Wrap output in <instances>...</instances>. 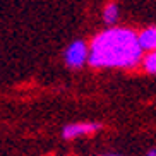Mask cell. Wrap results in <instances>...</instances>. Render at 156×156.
Wrapping results in <instances>:
<instances>
[{"label":"cell","instance_id":"277c9868","mask_svg":"<svg viewBox=\"0 0 156 156\" xmlns=\"http://www.w3.org/2000/svg\"><path fill=\"white\" fill-rule=\"evenodd\" d=\"M137 41L141 50L146 51H154L156 50V28H147L137 34Z\"/></svg>","mask_w":156,"mask_h":156},{"label":"cell","instance_id":"52a82bcc","mask_svg":"<svg viewBox=\"0 0 156 156\" xmlns=\"http://www.w3.org/2000/svg\"><path fill=\"white\" fill-rule=\"evenodd\" d=\"M146 156H156V149H149Z\"/></svg>","mask_w":156,"mask_h":156},{"label":"cell","instance_id":"3957f363","mask_svg":"<svg viewBox=\"0 0 156 156\" xmlns=\"http://www.w3.org/2000/svg\"><path fill=\"white\" fill-rule=\"evenodd\" d=\"M101 129V124L98 122H84V124H70L64 129V136L65 139H74V137H81V136H91V134L98 132Z\"/></svg>","mask_w":156,"mask_h":156},{"label":"cell","instance_id":"8992f818","mask_svg":"<svg viewBox=\"0 0 156 156\" xmlns=\"http://www.w3.org/2000/svg\"><path fill=\"white\" fill-rule=\"evenodd\" d=\"M142 67L149 74H156V50L149 51L144 58H142Z\"/></svg>","mask_w":156,"mask_h":156},{"label":"cell","instance_id":"7a4b0ae2","mask_svg":"<svg viewBox=\"0 0 156 156\" xmlns=\"http://www.w3.org/2000/svg\"><path fill=\"white\" fill-rule=\"evenodd\" d=\"M89 60V48L84 41H74L65 50V62L72 69H79Z\"/></svg>","mask_w":156,"mask_h":156},{"label":"cell","instance_id":"6da1fadb","mask_svg":"<svg viewBox=\"0 0 156 156\" xmlns=\"http://www.w3.org/2000/svg\"><path fill=\"white\" fill-rule=\"evenodd\" d=\"M142 50L137 34L125 28L101 31L89 46V64L93 67H122L132 69L141 62Z\"/></svg>","mask_w":156,"mask_h":156},{"label":"cell","instance_id":"5b68a950","mask_svg":"<svg viewBox=\"0 0 156 156\" xmlns=\"http://www.w3.org/2000/svg\"><path fill=\"white\" fill-rule=\"evenodd\" d=\"M119 19V5L117 4H108L103 10V21L106 24H115Z\"/></svg>","mask_w":156,"mask_h":156}]
</instances>
